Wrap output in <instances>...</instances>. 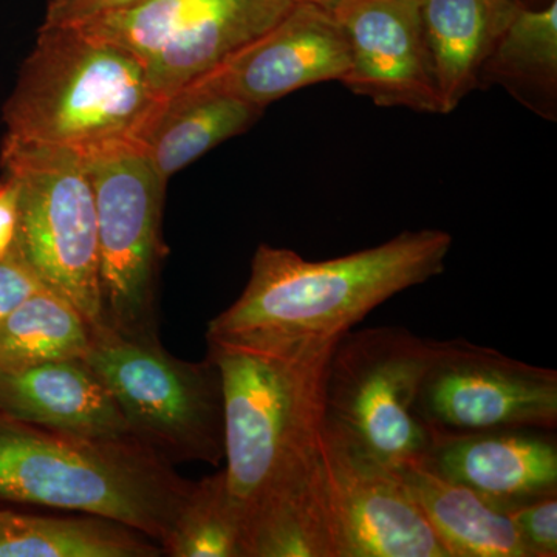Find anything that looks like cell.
Instances as JSON below:
<instances>
[{"label":"cell","instance_id":"cell-1","mask_svg":"<svg viewBox=\"0 0 557 557\" xmlns=\"http://www.w3.org/2000/svg\"><path fill=\"white\" fill-rule=\"evenodd\" d=\"M207 339L245 557H338L324 449L325 370L338 339Z\"/></svg>","mask_w":557,"mask_h":557},{"label":"cell","instance_id":"cell-2","mask_svg":"<svg viewBox=\"0 0 557 557\" xmlns=\"http://www.w3.org/2000/svg\"><path fill=\"white\" fill-rule=\"evenodd\" d=\"M453 236L405 231L394 239L329 260H307L262 244L247 287L208 324L207 338L252 343L335 341L381 304L445 271Z\"/></svg>","mask_w":557,"mask_h":557},{"label":"cell","instance_id":"cell-3","mask_svg":"<svg viewBox=\"0 0 557 557\" xmlns=\"http://www.w3.org/2000/svg\"><path fill=\"white\" fill-rule=\"evenodd\" d=\"M190 480L138 440H97L0 416V502L98 516L163 547Z\"/></svg>","mask_w":557,"mask_h":557},{"label":"cell","instance_id":"cell-4","mask_svg":"<svg viewBox=\"0 0 557 557\" xmlns=\"http://www.w3.org/2000/svg\"><path fill=\"white\" fill-rule=\"evenodd\" d=\"M160 101L129 51L78 27L40 25L3 104V138L90 156L134 145Z\"/></svg>","mask_w":557,"mask_h":557},{"label":"cell","instance_id":"cell-5","mask_svg":"<svg viewBox=\"0 0 557 557\" xmlns=\"http://www.w3.org/2000/svg\"><path fill=\"white\" fill-rule=\"evenodd\" d=\"M0 168L17 190V255L90 329L100 327L97 209L86 157L2 138Z\"/></svg>","mask_w":557,"mask_h":557},{"label":"cell","instance_id":"cell-6","mask_svg":"<svg viewBox=\"0 0 557 557\" xmlns=\"http://www.w3.org/2000/svg\"><path fill=\"white\" fill-rule=\"evenodd\" d=\"M87 366L112 395L134 437L170 463L225 457L219 369L207 357H172L160 341L132 339L91 329Z\"/></svg>","mask_w":557,"mask_h":557},{"label":"cell","instance_id":"cell-7","mask_svg":"<svg viewBox=\"0 0 557 557\" xmlns=\"http://www.w3.org/2000/svg\"><path fill=\"white\" fill-rule=\"evenodd\" d=\"M429 359L431 339L408 329L350 330L330 354L325 421L391 469L418 463L432 445L416 412Z\"/></svg>","mask_w":557,"mask_h":557},{"label":"cell","instance_id":"cell-8","mask_svg":"<svg viewBox=\"0 0 557 557\" xmlns=\"http://www.w3.org/2000/svg\"><path fill=\"white\" fill-rule=\"evenodd\" d=\"M86 157L97 209L100 327L159 339V276L166 183L134 145Z\"/></svg>","mask_w":557,"mask_h":557},{"label":"cell","instance_id":"cell-9","mask_svg":"<svg viewBox=\"0 0 557 557\" xmlns=\"http://www.w3.org/2000/svg\"><path fill=\"white\" fill-rule=\"evenodd\" d=\"M293 5L295 0H145L72 27L137 57L153 91L166 98L265 35Z\"/></svg>","mask_w":557,"mask_h":557},{"label":"cell","instance_id":"cell-10","mask_svg":"<svg viewBox=\"0 0 557 557\" xmlns=\"http://www.w3.org/2000/svg\"><path fill=\"white\" fill-rule=\"evenodd\" d=\"M417 417L434 435L557 428V372L468 339H431Z\"/></svg>","mask_w":557,"mask_h":557},{"label":"cell","instance_id":"cell-11","mask_svg":"<svg viewBox=\"0 0 557 557\" xmlns=\"http://www.w3.org/2000/svg\"><path fill=\"white\" fill-rule=\"evenodd\" d=\"M338 557H450L394 469L324 426Z\"/></svg>","mask_w":557,"mask_h":557},{"label":"cell","instance_id":"cell-12","mask_svg":"<svg viewBox=\"0 0 557 557\" xmlns=\"http://www.w3.org/2000/svg\"><path fill=\"white\" fill-rule=\"evenodd\" d=\"M350 49L341 83L380 108L442 113L420 0H348L335 13Z\"/></svg>","mask_w":557,"mask_h":557},{"label":"cell","instance_id":"cell-13","mask_svg":"<svg viewBox=\"0 0 557 557\" xmlns=\"http://www.w3.org/2000/svg\"><path fill=\"white\" fill-rule=\"evenodd\" d=\"M350 49L335 14L295 3L265 35L196 83L265 109L314 84L343 81Z\"/></svg>","mask_w":557,"mask_h":557},{"label":"cell","instance_id":"cell-14","mask_svg":"<svg viewBox=\"0 0 557 557\" xmlns=\"http://www.w3.org/2000/svg\"><path fill=\"white\" fill-rule=\"evenodd\" d=\"M421 463L505 512L557 493V443L548 431L434 435Z\"/></svg>","mask_w":557,"mask_h":557},{"label":"cell","instance_id":"cell-15","mask_svg":"<svg viewBox=\"0 0 557 557\" xmlns=\"http://www.w3.org/2000/svg\"><path fill=\"white\" fill-rule=\"evenodd\" d=\"M0 416L97 440H137L84 359L0 369Z\"/></svg>","mask_w":557,"mask_h":557},{"label":"cell","instance_id":"cell-16","mask_svg":"<svg viewBox=\"0 0 557 557\" xmlns=\"http://www.w3.org/2000/svg\"><path fill=\"white\" fill-rule=\"evenodd\" d=\"M263 110L234 95L193 83L161 98L134 146L168 182L209 150L244 134Z\"/></svg>","mask_w":557,"mask_h":557},{"label":"cell","instance_id":"cell-17","mask_svg":"<svg viewBox=\"0 0 557 557\" xmlns=\"http://www.w3.org/2000/svg\"><path fill=\"white\" fill-rule=\"evenodd\" d=\"M420 3L442 113L448 115L480 86L486 61L522 2L420 0Z\"/></svg>","mask_w":557,"mask_h":557},{"label":"cell","instance_id":"cell-18","mask_svg":"<svg viewBox=\"0 0 557 557\" xmlns=\"http://www.w3.org/2000/svg\"><path fill=\"white\" fill-rule=\"evenodd\" d=\"M394 472L450 557H528L507 512L474 491L443 479L421 461Z\"/></svg>","mask_w":557,"mask_h":557},{"label":"cell","instance_id":"cell-19","mask_svg":"<svg viewBox=\"0 0 557 557\" xmlns=\"http://www.w3.org/2000/svg\"><path fill=\"white\" fill-rule=\"evenodd\" d=\"M498 84L542 119L557 113V2L522 3L480 76V86Z\"/></svg>","mask_w":557,"mask_h":557},{"label":"cell","instance_id":"cell-20","mask_svg":"<svg viewBox=\"0 0 557 557\" xmlns=\"http://www.w3.org/2000/svg\"><path fill=\"white\" fill-rule=\"evenodd\" d=\"M159 542L98 516L58 518L0 509V557H157Z\"/></svg>","mask_w":557,"mask_h":557},{"label":"cell","instance_id":"cell-21","mask_svg":"<svg viewBox=\"0 0 557 557\" xmlns=\"http://www.w3.org/2000/svg\"><path fill=\"white\" fill-rule=\"evenodd\" d=\"M91 329L72 304L42 288L0 325V369H21L61 359H83Z\"/></svg>","mask_w":557,"mask_h":557},{"label":"cell","instance_id":"cell-22","mask_svg":"<svg viewBox=\"0 0 557 557\" xmlns=\"http://www.w3.org/2000/svg\"><path fill=\"white\" fill-rule=\"evenodd\" d=\"M161 548L171 557H245L244 523L223 469L193 483Z\"/></svg>","mask_w":557,"mask_h":557},{"label":"cell","instance_id":"cell-23","mask_svg":"<svg viewBox=\"0 0 557 557\" xmlns=\"http://www.w3.org/2000/svg\"><path fill=\"white\" fill-rule=\"evenodd\" d=\"M528 557L557 556V493L508 509Z\"/></svg>","mask_w":557,"mask_h":557},{"label":"cell","instance_id":"cell-24","mask_svg":"<svg viewBox=\"0 0 557 557\" xmlns=\"http://www.w3.org/2000/svg\"><path fill=\"white\" fill-rule=\"evenodd\" d=\"M42 288L46 287L17 255L16 248L9 258L0 260V325L20 304Z\"/></svg>","mask_w":557,"mask_h":557},{"label":"cell","instance_id":"cell-25","mask_svg":"<svg viewBox=\"0 0 557 557\" xmlns=\"http://www.w3.org/2000/svg\"><path fill=\"white\" fill-rule=\"evenodd\" d=\"M145 0H50L42 27H72Z\"/></svg>","mask_w":557,"mask_h":557},{"label":"cell","instance_id":"cell-26","mask_svg":"<svg viewBox=\"0 0 557 557\" xmlns=\"http://www.w3.org/2000/svg\"><path fill=\"white\" fill-rule=\"evenodd\" d=\"M3 180L5 188L0 193V260L14 251L17 237V190L11 180Z\"/></svg>","mask_w":557,"mask_h":557},{"label":"cell","instance_id":"cell-27","mask_svg":"<svg viewBox=\"0 0 557 557\" xmlns=\"http://www.w3.org/2000/svg\"><path fill=\"white\" fill-rule=\"evenodd\" d=\"M347 2L348 0H295V3H309V5L318 7V9L329 11L332 14L343 9Z\"/></svg>","mask_w":557,"mask_h":557},{"label":"cell","instance_id":"cell-28","mask_svg":"<svg viewBox=\"0 0 557 557\" xmlns=\"http://www.w3.org/2000/svg\"><path fill=\"white\" fill-rule=\"evenodd\" d=\"M3 188H5V180L0 178V193H2Z\"/></svg>","mask_w":557,"mask_h":557},{"label":"cell","instance_id":"cell-29","mask_svg":"<svg viewBox=\"0 0 557 557\" xmlns=\"http://www.w3.org/2000/svg\"><path fill=\"white\" fill-rule=\"evenodd\" d=\"M520 2L525 3V5H528V0H520Z\"/></svg>","mask_w":557,"mask_h":557}]
</instances>
